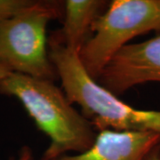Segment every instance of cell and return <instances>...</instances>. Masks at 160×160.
<instances>
[{
	"instance_id": "52a82bcc",
	"label": "cell",
	"mask_w": 160,
	"mask_h": 160,
	"mask_svg": "<svg viewBox=\"0 0 160 160\" xmlns=\"http://www.w3.org/2000/svg\"><path fill=\"white\" fill-rule=\"evenodd\" d=\"M102 0H67L63 4L62 29L53 36L62 45L79 52L91 38L93 24L106 10Z\"/></svg>"
},
{
	"instance_id": "3957f363",
	"label": "cell",
	"mask_w": 160,
	"mask_h": 160,
	"mask_svg": "<svg viewBox=\"0 0 160 160\" xmlns=\"http://www.w3.org/2000/svg\"><path fill=\"white\" fill-rule=\"evenodd\" d=\"M63 4L33 1L0 23V60L12 72L53 81L57 76L49 56L47 26L61 17Z\"/></svg>"
},
{
	"instance_id": "9c48e42d",
	"label": "cell",
	"mask_w": 160,
	"mask_h": 160,
	"mask_svg": "<svg viewBox=\"0 0 160 160\" xmlns=\"http://www.w3.org/2000/svg\"><path fill=\"white\" fill-rule=\"evenodd\" d=\"M33 153L29 146H23L19 151L17 157L12 160H33Z\"/></svg>"
},
{
	"instance_id": "30bf717a",
	"label": "cell",
	"mask_w": 160,
	"mask_h": 160,
	"mask_svg": "<svg viewBox=\"0 0 160 160\" xmlns=\"http://www.w3.org/2000/svg\"><path fill=\"white\" fill-rule=\"evenodd\" d=\"M146 160H160V144L150 151Z\"/></svg>"
},
{
	"instance_id": "7a4b0ae2",
	"label": "cell",
	"mask_w": 160,
	"mask_h": 160,
	"mask_svg": "<svg viewBox=\"0 0 160 160\" xmlns=\"http://www.w3.org/2000/svg\"><path fill=\"white\" fill-rule=\"evenodd\" d=\"M49 56L69 102L99 132H150L160 135V110L135 109L92 78L78 52L62 45L52 35Z\"/></svg>"
},
{
	"instance_id": "5b68a950",
	"label": "cell",
	"mask_w": 160,
	"mask_h": 160,
	"mask_svg": "<svg viewBox=\"0 0 160 160\" xmlns=\"http://www.w3.org/2000/svg\"><path fill=\"white\" fill-rule=\"evenodd\" d=\"M97 81L118 96L139 85L160 83V34L122 47Z\"/></svg>"
},
{
	"instance_id": "6da1fadb",
	"label": "cell",
	"mask_w": 160,
	"mask_h": 160,
	"mask_svg": "<svg viewBox=\"0 0 160 160\" xmlns=\"http://www.w3.org/2000/svg\"><path fill=\"white\" fill-rule=\"evenodd\" d=\"M0 93L17 99L40 131L49 138L42 160L78 154L91 148L97 133L53 81L11 72L0 78Z\"/></svg>"
},
{
	"instance_id": "8fae6325",
	"label": "cell",
	"mask_w": 160,
	"mask_h": 160,
	"mask_svg": "<svg viewBox=\"0 0 160 160\" xmlns=\"http://www.w3.org/2000/svg\"><path fill=\"white\" fill-rule=\"evenodd\" d=\"M11 72L12 71L9 69V68L0 60V78L6 77L8 74H10Z\"/></svg>"
},
{
	"instance_id": "ba28073f",
	"label": "cell",
	"mask_w": 160,
	"mask_h": 160,
	"mask_svg": "<svg viewBox=\"0 0 160 160\" xmlns=\"http://www.w3.org/2000/svg\"><path fill=\"white\" fill-rule=\"evenodd\" d=\"M31 2L32 0H0V23L14 16Z\"/></svg>"
},
{
	"instance_id": "277c9868",
	"label": "cell",
	"mask_w": 160,
	"mask_h": 160,
	"mask_svg": "<svg viewBox=\"0 0 160 160\" xmlns=\"http://www.w3.org/2000/svg\"><path fill=\"white\" fill-rule=\"evenodd\" d=\"M149 31L160 34V0H114L93 24L78 52L86 71L99 78L110 59L129 41Z\"/></svg>"
},
{
	"instance_id": "8992f818",
	"label": "cell",
	"mask_w": 160,
	"mask_h": 160,
	"mask_svg": "<svg viewBox=\"0 0 160 160\" xmlns=\"http://www.w3.org/2000/svg\"><path fill=\"white\" fill-rule=\"evenodd\" d=\"M160 144V135L150 132H99L91 148L78 154H66L51 160H146Z\"/></svg>"
}]
</instances>
